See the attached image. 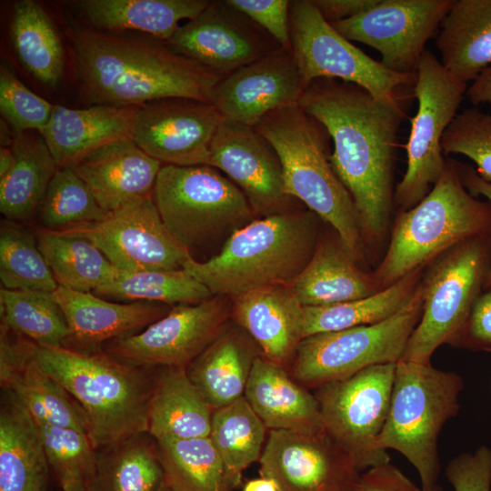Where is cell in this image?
Segmentation results:
<instances>
[{
  "instance_id": "6da1fadb",
  "label": "cell",
  "mask_w": 491,
  "mask_h": 491,
  "mask_svg": "<svg viewBox=\"0 0 491 491\" xmlns=\"http://www.w3.org/2000/svg\"><path fill=\"white\" fill-rule=\"evenodd\" d=\"M300 105L327 130L334 144L330 162L354 200L362 239L376 245L394 205L400 103L376 100L352 83L317 78L305 87Z\"/></svg>"
},
{
  "instance_id": "7a4b0ae2",
  "label": "cell",
  "mask_w": 491,
  "mask_h": 491,
  "mask_svg": "<svg viewBox=\"0 0 491 491\" xmlns=\"http://www.w3.org/2000/svg\"><path fill=\"white\" fill-rule=\"evenodd\" d=\"M83 90L95 105L142 106L168 97L211 103L220 80L166 42L95 30H67Z\"/></svg>"
},
{
  "instance_id": "3957f363",
  "label": "cell",
  "mask_w": 491,
  "mask_h": 491,
  "mask_svg": "<svg viewBox=\"0 0 491 491\" xmlns=\"http://www.w3.org/2000/svg\"><path fill=\"white\" fill-rule=\"evenodd\" d=\"M34 356L82 408L87 436L96 451L147 433L153 368L127 364L98 349L34 343Z\"/></svg>"
},
{
  "instance_id": "277c9868",
  "label": "cell",
  "mask_w": 491,
  "mask_h": 491,
  "mask_svg": "<svg viewBox=\"0 0 491 491\" xmlns=\"http://www.w3.org/2000/svg\"><path fill=\"white\" fill-rule=\"evenodd\" d=\"M316 215L289 209L237 229L215 256L184 268L213 296L231 298L268 286H290L317 246Z\"/></svg>"
},
{
  "instance_id": "5b68a950",
  "label": "cell",
  "mask_w": 491,
  "mask_h": 491,
  "mask_svg": "<svg viewBox=\"0 0 491 491\" xmlns=\"http://www.w3.org/2000/svg\"><path fill=\"white\" fill-rule=\"evenodd\" d=\"M491 236V203L465 187L459 162L446 166L429 193L396 218L386 253L372 273L378 290L423 268L468 239Z\"/></svg>"
},
{
  "instance_id": "8992f818",
  "label": "cell",
  "mask_w": 491,
  "mask_h": 491,
  "mask_svg": "<svg viewBox=\"0 0 491 491\" xmlns=\"http://www.w3.org/2000/svg\"><path fill=\"white\" fill-rule=\"evenodd\" d=\"M255 128L278 155L286 193L329 223L358 258L363 242L359 215L332 167L326 127L298 104L266 114Z\"/></svg>"
},
{
  "instance_id": "52a82bcc",
  "label": "cell",
  "mask_w": 491,
  "mask_h": 491,
  "mask_svg": "<svg viewBox=\"0 0 491 491\" xmlns=\"http://www.w3.org/2000/svg\"><path fill=\"white\" fill-rule=\"evenodd\" d=\"M462 377L430 364L399 360L389 412L377 447L401 453L416 469L421 491L436 486L439 474L437 439L446 422L459 409Z\"/></svg>"
},
{
  "instance_id": "ba28073f",
  "label": "cell",
  "mask_w": 491,
  "mask_h": 491,
  "mask_svg": "<svg viewBox=\"0 0 491 491\" xmlns=\"http://www.w3.org/2000/svg\"><path fill=\"white\" fill-rule=\"evenodd\" d=\"M491 269V236L464 241L436 258L421 280L423 309L400 360L430 364L443 344L463 342Z\"/></svg>"
},
{
  "instance_id": "9c48e42d",
  "label": "cell",
  "mask_w": 491,
  "mask_h": 491,
  "mask_svg": "<svg viewBox=\"0 0 491 491\" xmlns=\"http://www.w3.org/2000/svg\"><path fill=\"white\" fill-rule=\"evenodd\" d=\"M153 196L167 229L188 249L234 233L256 214L241 189L211 165H163Z\"/></svg>"
},
{
  "instance_id": "30bf717a",
  "label": "cell",
  "mask_w": 491,
  "mask_h": 491,
  "mask_svg": "<svg viewBox=\"0 0 491 491\" xmlns=\"http://www.w3.org/2000/svg\"><path fill=\"white\" fill-rule=\"evenodd\" d=\"M423 309L421 283L414 299L395 316L374 325L318 333L301 340L292 377L317 388L380 364L397 363Z\"/></svg>"
},
{
  "instance_id": "8fae6325",
  "label": "cell",
  "mask_w": 491,
  "mask_h": 491,
  "mask_svg": "<svg viewBox=\"0 0 491 491\" xmlns=\"http://www.w3.org/2000/svg\"><path fill=\"white\" fill-rule=\"evenodd\" d=\"M289 25L291 51L304 89L317 78L337 79L361 86L376 100L399 103L397 89L416 84V74L386 68L341 35L312 0L290 1Z\"/></svg>"
},
{
  "instance_id": "7c38bea8",
  "label": "cell",
  "mask_w": 491,
  "mask_h": 491,
  "mask_svg": "<svg viewBox=\"0 0 491 491\" xmlns=\"http://www.w3.org/2000/svg\"><path fill=\"white\" fill-rule=\"evenodd\" d=\"M466 90V83L455 78L431 51L425 50L414 85L418 105L406 144L407 167L394 195V204L401 211L417 205L443 174L446 158L442 138Z\"/></svg>"
},
{
  "instance_id": "4fadbf2b",
  "label": "cell",
  "mask_w": 491,
  "mask_h": 491,
  "mask_svg": "<svg viewBox=\"0 0 491 491\" xmlns=\"http://www.w3.org/2000/svg\"><path fill=\"white\" fill-rule=\"evenodd\" d=\"M396 366L375 365L316 388L325 431L359 471L390 462L376 442L389 412Z\"/></svg>"
},
{
  "instance_id": "5bb4252c",
  "label": "cell",
  "mask_w": 491,
  "mask_h": 491,
  "mask_svg": "<svg viewBox=\"0 0 491 491\" xmlns=\"http://www.w3.org/2000/svg\"><path fill=\"white\" fill-rule=\"evenodd\" d=\"M230 316L222 296L177 305L143 331L108 342L105 351L137 366L187 367L225 331Z\"/></svg>"
},
{
  "instance_id": "9a60e30c",
  "label": "cell",
  "mask_w": 491,
  "mask_h": 491,
  "mask_svg": "<svg viewBox=\"0 0 491 491\" xmlns=\"http://www.w3.org/2000/svg\"><path fill=\"white\" fill-rule=\"evenodd\" d=\"M454 0H380L373 8L331 25L345 38L369 45L380 63L416 75L426 42L437 35Z\"/></svg>"
},
{
  "instance_id": "2e32d148",
  "label": "cell",
  "mask_w": 491,
  "mask_h": 491,
  "mask_svg": "<svg viewBox=\"0 0 491 491\" xmlns=\"http://www.w3.org/2000/svg\"><path fill=\"white\" fill-rule=\"evenodd\" d=\"M65 231L91 241L121 271L179 270L192 257L164 224L153 193L98 223Z\"/></svg>"
},
{
  "instance_id": "e0dca14e",
  "label": "cell",
  "mask_w": 491,
  "mask_h": 491,
  "mask_svg": "<svg viewBox=\"0 0 491 491\" xmlns=\"http://www.w3.org/2000/svg\"><path fill=\"white\" fill-rule=\"evenodd\" d=\"M166 43L219 79L283 48L228 0L210 1L200 15L180 25Z\"/></svg>"
},
{
  "instance_id": "ac0fdd59",
  "label": "cell",
  "mask_w": 491,
  "mask_h": 491,
  "mask_svg": "<svg viewBox=\"0 0 491 491\" xmlns=\"http://www.w3.org/2000/svg\"><path fill=\"white\" fill-rule=\"evenodd\" d=\"M258 462L260 476L280 491H352L361 475L326 431L268 430Z\"/></svg>"
},
{
  "instance_id": "d6986e66",
  "label": "cell",
  "mask_w": 491,
  "mask_h": 491,
  "mask_svg": "<svg viewBox=\"0 0 491 491\" xmlns=\"http://www.w3.org/2000/svg\"><path fill=\"white\" fill-rule=\"evenodd\" d=\"M223 115L210 103L168 97L139 106L132 140L163 165H208Z\"/></svg>"
},
{
  "instance_id": "ffe728a7",
  "label": "cell",
  "mask_w": 491,
  "mask_h": 491,
  "mask_svg": "<svg viewBox=\"0 0 491 491\" xmlns=\"http://www.w3.org/2000/svg\"><path fill=\"white\" fill-rule=\"evenodd\" d=\"M208 165L227 175L256 214L267 216L291 209L295 198L285 191L278 155L255 127L223 116Z\"/></svg>"
},
{
  "instance_id": "44dd1931",
  "label": "cell",
  "mask_w": 491,
  "mask_h": 491,
  "mask_svg": "<svg viewBox=\"0 0 491 491\" xmlns=\"http://www.w3.org/2000/svg\"><path fill=\"white\" fill-rule=\"evenodd\" d=\"M303 92L292 51L280 48L220 79L211 103L224 117L255 127L266 114L300 104Z\"/></svg>"
},
{
  "instance_id": "7402d4cb",
  "label": "cell",
  "mask_w": 491,
  "mask_h": 491,
  "mask_svg": "<svg viewBox=\"0 0 491 491\" xmlns=\"http://www.w3.org/2000/svg\"><path fill=\"white\" fill-rule=\"evenodd\" d=\"M0 380L39 423L87 434L85 414L77 402L38 364L34 342L1 326Z\"/></svg>"
},
{
  "instance_id": "603a6c76",
  "label": "cell",
  "mask_w": 491,
  "mask_h": 491,
  "mask_svg": "<svg viewBox=\"0 0 491 491\" xmlns=\"http://www.w3.org/2000/svg\"><path fill=\"white\" fill-rule=\"evenodd\" d=\"M162 165L131 138H125L97 148L71 168L99 205L113 212L152 194Z\"/></svg>"
},
{
  "instance_id": "cb8c5ba5",
  "label": "cell",
  "mask_w": 491,
  "mask_h": 491,
  "mask_svg": "<svg viewBox=\"0 0 491 491\" xmlns=\"http://www.w3.org/2000/svg\"><path fill=\"white\" fill-rule=\"evenodd\" d=\"M53 296L66 319L70 336L65 347L95 349L105 342L137 333L165 316L168 305L136 301L113 303L90 292L58 286Z\"/></svg>"
},
{
  "instance_id": "d4e9b609",
  "label": "cell",
  "mask_w": 491,
  "mask_h": 491,
  "mask_svg": "<svg viewBox=\"0 0 491 491\" xmlns=\"http://www.w3.org/2000/svg\"><path fill=\"white\" fill-rule=\"evenodd\" d=\"M233 299L232 317L256 342L263 356L282 366L303 339V307L289 286H268Z\"/></svg>"
},
{
  "instance_id": "484cf974",
  "label": "cell",
  "mask_w": 491,
  "mask_h": 491,
  "mask_svg": "<svg viewBox=\"0 0 491 491\" xmlns=\"http://www.w3.org/2000/svg\"><path fill=\"white\" fill-rule=\"evenodd\" d=\"M138 107L95 105L73 109L55 105L48 123L39 133L58 167H73L106 144L132 139Z\"/></svg>"
},
{
  "instance_id": "4316f807",
  "label": "cell",
  "mask_w": 491,
  "mask_h": 491,
  "mask_svg": "<svg viewBox=\"0 0 491 491\" xmlns=\"http://www.w3.org/2000/svg\"><path fill=\"white\" fill-rule=\"evenodd\" d=\"M244 396L267 430L325 431L315 395L263 356L254 361Z\"/></svg>"
},
{
  "instance_id": "83f0119b",
  "label": "cell",
  "mask_w": 491,
  "mask_h": 491,
  "mask_svg": "<svg viewBox=\"0 0 491 491\" xmlns=\"http://www.w3.org/2000/svg\"><path fill=\"white\" fill-rule=\"evenodd\" d=\"M340 237L326 239L289 286L304 306H320L356 300L378 290L372 273L365 272Z\"/></svg>"
},
{
  "instance_id": "f1b7e54d",
  "label": "cell",
  "mask_w": 491,
  "mask_h": 491,
  "mask_svg": "<svg viewBox=\"0 0 491 491\" xmlns=\"http://www.w3.org/2000/svg\"><path fill=\"white\" fill-rule=\"evenodd\" d=\"M49 464L35 420L9 390L0 409V491H45Z\"/></svg>"
},
{
  "instance_id": "f546056e",
  "label": "cell",
  "mask_w": 491,
  "mask_h": 491,
  "mask_svg": "<svg viewBox=\"0 0 491 491\" xmlns=\"http://www.w3.org/2000/svg\"><path fill=\"white\" fill-rule=\"evenodd\" d=\"M207 0H80L73 6L85 26L106 32L137 31L167 42L179 22L192 20L209 5Z\"/></svg>"
},
{
  "instance_id": "4dcf8cb0",
  "label": "cell",
  "mask_w": 491,
  "mask_h": 491,
  "mask_svg": "<svg viewBox=\"0 0 491 491\" xmlns=\"http://www.w3.org/2000/svg\"><path fill=\"white\" fill-rule=\"evenodd\" d=\"M158 369L148 407L147 434L155 441L209 436L214 409L186 367Z\"/></svg>"
},
{
  "instance_id": "1f68e13d",
  "label": "cell",
  "mask_w": 491,
  "mask_h": 491,
  "mask_svg": "<svg viewBox=\"0 0 491 491\" xmlns=\"http://www.w3.org/2000/svg\"><path fill=\"white\" fill-rule=\"evenodd\" d=\"M256 342L237 325L225 331L187 367V374L215 410L244 396ZM257 346V345H256Z\"/></svg>"
},
{
  "instance_id": "d6a6232c",
  "label": "cell",
  "mask_w": 491,
  "mask_h": 491,
  "mask_svg": "<svg viewBox=\"0 0 491 491\" xmlns=\"http://www.w3.org/2000/svg\"><path fill=\"white\" fill-rule=\"evenodd\" d=\"M439 28L440 63L457 80L474 81L491 64V0H454Z\"/></svg>"
},
{
  "instance_id": "836d02e7",
  "label": "cell",
  "mask_w": 491,
  "mask_h": 491,
  "mask_svg": "<svg viewBox=\"0 0 491 491\" xmlns=\"http://www.w3.org/2000/svg\"><path fill=\"white\" fill-rule=\"evenodd\" d=\"M10 147L15 165L0 179V211L10 221H25L39 211L59 167L40 133L15 134Z\"/></svg>"
},
{
  "instance_id": "e575fe53",
  "label": "cell",
  "mask_w": 491,
  "mask_h": 491,
  "mask_svg": "<svg viewBox=\"0 0 491 491\" xmlns=\"http://www.w3.org/2000/svg\"><path fill=\"white\" fill-rule=\"evenodd\" d=\"M421 280L422 268H419L364 298L327 306H304L303 339L318 333L382 322L400 312L414 299Z\"/></svg>"
},
{
  "instance_id": "d590c367",
  "label": "cell",
  "mask_w": 491,
  "mask_h": 491,
  "mask_svg": "<svg viewBox=\"0 0 491 491\" xmlns=\"http://www.w3.org/2000/svg\"><path fill=\"white\" fill-rule=\"evenodd\" d=\"M10 38L27 71L43 84L55 86L65 68V52L57 31L43 7L32 0L15 3Z\"/></svg>"
},
{
  "instance_id": "8d00e7d4",
  "label": "cell",
  "mask_w": 491,
  "mask_h": 491,
  "mask_svg": "<svg viewBox=\"0 0 491 491\" xmlns=\"http://www.w3.org/2000/svg\"><path fill=\"white\" fill-rule=\"evenodd\" d=\"M36 238L60 286L80 292L95 291L110 282L118 272L103 252L85 237L43 228Z\"/></svg>"
},
{
  "instance_id": "74e56055",
  "label": "cell",
  "mask_w": 491,
  "mask_h": 491,
  "mask_svg": "<svg viewBox=\"0 0 491 491\" xmlns=\"http://www.w3.org/2000/svg\"><path fill=\"white\" fill-rule=\"evenodd\" d=\"M163 484L156 442L147 433L96 451L92 491H157Z\"/></svg>"
},
{
  "instance_id": "f35d334b",
  "label": "cell",
  "mask_w": 491,
  "mask_h": 491,
  "mask_svg": "<svg viewBox=\"0 0 491 491\" xmlns=\"http://www.w3.org/2000/svg\"><path fill=\"white\" fill-rule=\"evenodd\" d=\"M156 442L165 484L175 491H232L209 436Z\"/></svg>"
},
{
  "instance_id": "ab89813d",
  "label": "cell",
  "mask_w": 491,
  "mask_h": 491,
  "mask_svg": "<svg viewBox=\"0 0 491 491\" xmlns=\"http://www.w3.org/2000/svg\"><path fill=\"white\" fill-rule=\"evenodd\" d=\"M266 430L245 396L214 410L209 437L233 488L240 485L242 472L259 461Z\"/></svg>"
},
{
  "instance_id": "60d3db41",
  "label": "cell",
  "mask_w": 491,
  "mask_h": 491,
  "mask_svg": "<svg viewBox=\"0 0 491 491\" xmlns=\"http://www.w3.org/2000/svg\"><path fill=\"white\" fill-rule=\"evenodd\" d=\"M2 325L40 346L65 347L70 330L53 293L1 288Z\"/></svg>"
},
{
  "instance_id": "b9f144b4",
  "label": "cell",
  "mask_w": 491,
  "mask_h": 491,
  "mask_svg": "<svg viewBox=\"0 0 491 491\" xmlns=\"http://www.w3.org/2000/svg\"><path fill=\"white\" fill-rule=\"evenodd\" d=\"M96 295L120 300L165 305H195L213 297L210 290L185 269L118 270L107 284L94 291Z\"/></svg>"
},
{
  "instance_id": "7bdbcfd3",
  "label": "cell",
  "mask_w": 491,
  "mask_h": 491,
  "mask_svg": "<svg viewBox=\"0 0 491 491\" xmlns=\"http://www.w3.org/2000/svg\"><path fill=\"white\" fill-rule=\"evenodd\" d=\"M104 210L71 167L59 168L52 177L39 208L44 229L65 231L105 219Z\"/></svg>"
},
{
  "instance_id": "ee69618b",
  "label": "cell",
  "mask_w": 491,
  "mask_h": 491,
  "mask_svg": "<svg viewBox=\"0 0 491 491\" xmlns=\"http://www.w3.org/2000/svg\"><path fill=\"white\" fill-rule=\"evenodd\" d=\"M0 278L4 288L53 293L58 286L37 238L15 224L0 231Z\"/></svg>"
},
{
  "instance_id": "f6af8a7d",
  "label": "cell",
  "mask_w": 491,
  "mask_h": 491,
  "mask_svg": "<svg viewBox=\"0 0 491 491\" xmlns=\"http://www.w3.org/2000/svg\"><path fill=\"white\" fill-rule=\"evenodd\" d=\"M36 424L49 466L63 491H92L96 472V450L87 434Z\"/></svg>"
},
{
  "instance_id": "bcb514c9",
  "label": "cell",
  "mask_w": 491,
  "mask_h": 491,
  "mask_svg": "<svg viewBox=\"0 0 491 491\" xmlns=\"http://www.w3.org/2000/svg\"><path fill=\"white\" fill-rule=\"evenodd\" d=\"M445 155H463L476 165L477 174L491 182V114L473 106L457 114L442 138Z\"/></svg>"
},
{
  "instance_id": "7dc6e473",
  "label": "cell",
  "mask_w": 491,
  "mask_h": 491,
  "mask_svg": "<svg viewBox=\"0 0 491 491\" xmlns=\"http://www.w3.org/2000/svg\"><path fill=\"white\" fill-rule=\"evenodd\" d=\"M55 105L28 89L5 65L0 67V111L15 134L40 132Z\"/></svg>"
},
{
  "instance_id": "c3c4849f",
  "label": "cell",
  "mask_w": 491,
  "mask_h": 491,
  "mask_svg": "<svg viewBox=\"0 0 491 491\" xmlns=\"http://www.w3.org/2000/svg\"><path fill=\"white\" fill-rule=\"evenodd\" d=\"M446 476L455 491H491V449L479 446L452 459Z\"/></svg>"
},
{
  "instance_id": "681fc988",
  "label": "cell",
  "mask_w": 491,
  "mask_h": 491,
  "mask_svg": "<svg viewBox=\"0 0 491 491\" xmlns=\"http://www.w3.org/2000/svg\"><path fill=\"white\" fill-rule=\"evenodd\" d=\"M229 4L265 29L283 48L291 50L287 0H228Z\"/></svg>"
},
{
  "instance_id": "f907efd6",
  "label": "cell",
  "mask_w": 491,
  "mask_h": 491,
  "mask_svg": "<svg viewBox=\"0 0 491 491\" xmlns=\"http://www.w3.org/2000/svg\"><path fill=\"white\" fill-rule=\"evenodd\" d=\"M352 491H421L390 462L361 474Z\"/></svg>"
},
{
  "instance_id": "816d5d0a",
  "label": "cell",
  "mask_w": 491,
  "mask_h": 491,
  "mask_svg": "<svg viewBox=\"0 0 491 491\" xmlns=\"http://www.w3.org/2000/svg\"><path fill=\"white\" fill-rule=\"evenodd\" d=\"M464 343L491 351V288L476 302L466 326Z\"/></svg>"
},
{
  "instance_id": "f5cc1de1",
  "label": "cell",
  "mask_w": 491,
  "mask_h": 491,
  "mask_svg": "<svg viewBox=\"0 0 491 491\" xmlns=\"http://www.w3.org/2000/svg\"><path fill=\"white\" fill-rule=\"evenodd\" d=\"M380 0H312L321 15L332 24L362 14Z\"/></svg>"
},
{
  "instance_id": "db71d44e",
  "label": "cell",
  "mask_w": 491,
  "mask_h": 491,
  "mask_svg": "<svg viewBox=\"0 0 491 491\" xmlns=\"http://www.w3.org/2000/svg\"><path fill=\"white\" fill-rule=\"evenodd\" d=\"M459 171L465 187L474 196L483 195L491 203V182L483 179L476 168L469 165L459 163ZM491 288V269L486 276L485 287Z\"/></svg>"
},
{
  "instance_id": "11a10c76",
  "label": "cell",
  "mask_w": 491,
  "mask_h": 491,
  "mask_svg": "<svg viewBox=\"0 0 491 491\" xmlns=\"http://www.w3.org/2000/svg\"><path fill=\"white\" fill-rule=\"evenodd\" d=\"M466 95L474 106L487 103L491 105V66L486 68L467 88Z\"/></svg>"
},
{
  "instance_id": "9f6ffc18",
  "label": "cell",
  "mask_w": 491,
  "mask_h": 491,
  "mask_svg": "<svg viewBox=\"0 0 491 491\" xmlns=\"http://www.w3.org/2000/svg\"><path fill=\"white\" fill-rule=\"evenodd\" d=\"M243 491H280L276 483L267 477L261 476L260 478L248 481Z\"/></svg>"
},
{
  "instance_id": "6f0895ef",
  "label": "cell",
  "mask_w": 491,
  "mask_h": 491,
  "mask_svg": "<svg viewBox=\"0 0 491 491\" xmlns=\"http://www.w3.org/2000/svg\"><path fill=\"white\" fill-rule=\"evenodd\" d=\"M15 165V155L11 147L0 148V179L5 176Z\"/></svg>"
},
{
  "instance_id": "680465c9",
  "label": "cell",
  "mask_w": 491,
  "mask_h": 491,
  "mask_svg": "<svg viewBox=\"0 0 491 491\" xmlns=\"http://www.w3.org/2000/svg\"><path fill=\"white\" fill-rule=\"evenodd\" d=\"M157 491H175V490L167 486L164 482V484L160 486V488Z\"/></svg>"
},
{
  "instance_id": "91938a15",
  "label": "cell",
  "mask_w": 491,
  "mask_h": 491,
  "mask_svg": "<svg viewBox=\"0 0 491 491\" xmlns=\"http://www.w3.org/2000/svg\"><path fill=\"white\" fill-rule=\"evenodd\" d=\"M428 491H442V489L440 488V486H435L433 488H431Z\"/></svg>"
}]
</instances>
